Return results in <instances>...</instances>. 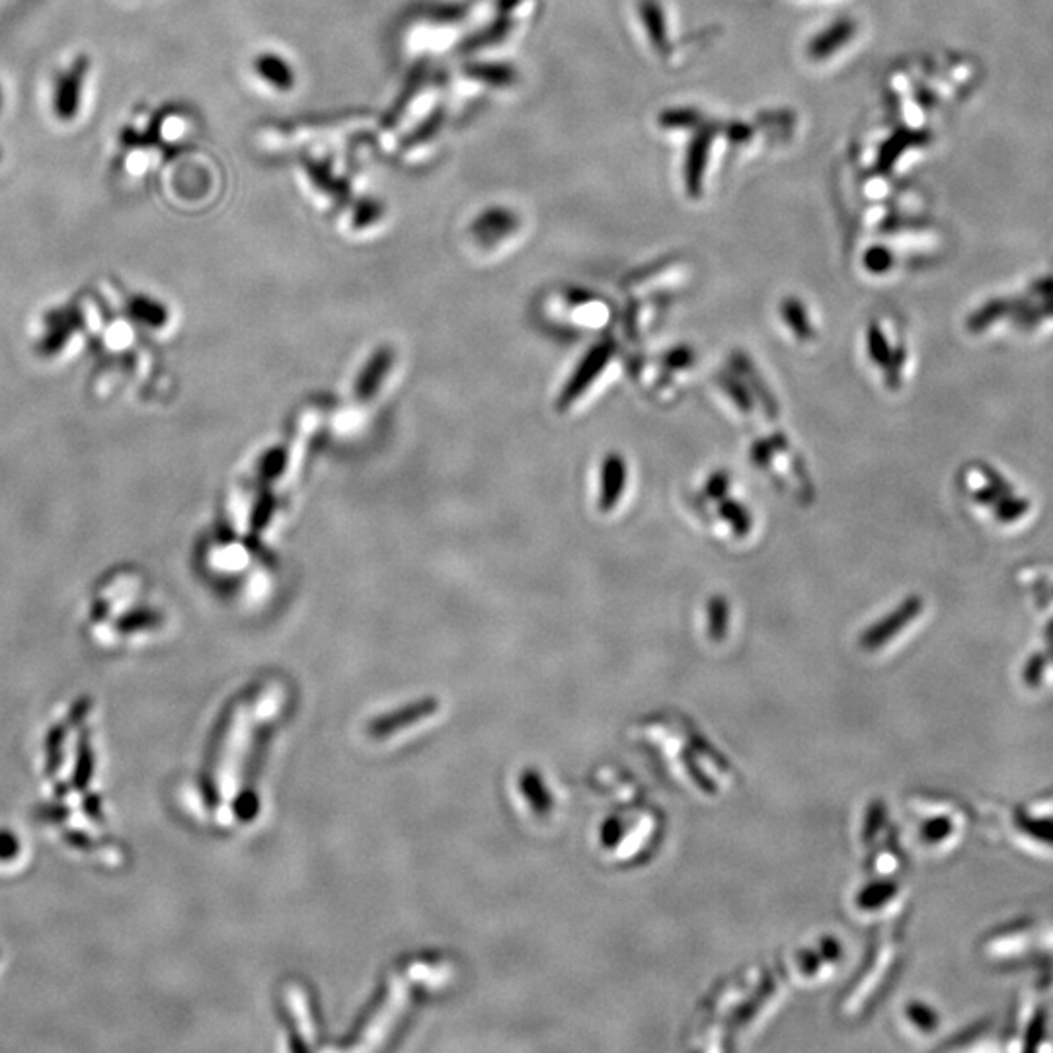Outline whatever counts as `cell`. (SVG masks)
Returning a JSON list of instances; mask_svg holds the SVG:
<instances>
[{
    "label": "cell",
    "instance_id": "cell-1",
    "mask_svg": "<svg viewBox=\"0 0 1053 1053\" xmlns=\"http://www.w3.org/2000/svg\"><path fill=\"white\" fill-rule=\"evenodd\" d=\"M260 704L262 702H258L256 708L244 706L236 714L233 730H231V736H229V741H227V749H225L223 769H221V790H223V794L227 798H231L236 792L238 769H240V763H242V755L246 751V743H248V738L252 734V728H254V722H256V714L260 710Z\"/></svg>",
    "mask_w": 1053,
    "mask_h": 1053
},
{
    "label": "cell",
    "instance_id": "cell-2",
    "mask_svg": "<svg viewBox=\"0 0 1053 1053\" xmlns=\"http://www.w3.org/2000/svg\"><path fill=\"white\" fill-rule=\"evenodd\" d=\"M88 69H90L88 59L77 57L55 80L53 112L61 121H73L80 112Z\"/></svg>",
    "mask_w": 1053,
    "mask_h": 1053
},
{
    "label": "cell",
    "instance_id": "cell-3",
    "mask_svg": "<svg viewBox=\"0 0 1053 1053\" xmlns=\"http://www.w3.org/2000/svg\"><path fill=\"white\" fill-rule=\"evenodd\" d=\"M613 355V344L609 342H603V344H597L595 348L587 351L582 363L578 365V369L572 373V377L568 379L566 387L560 392V400H558V406L560 408H568L572 402H576L585 390L591 387V383L603 373L607 361L611 359Z\"/></svg>",
    "mask_w": 1053,
    "mask_h": 1053
},
{
    "label": "cell",
    "instance_id": "cell-4",
    "mask_svg": "<svg viewBox=\"0 0 1053 1053\" xmlns=\"http://www.w3.org/2000/svg\"><path fill=\"white\" fill-rule=\"evenodd\" d=\"M408 995H410V981L404 975L396 977L392 981V991H390L387 1003L383 1005L381 1013L377 1014V1018H373V1022L369 1024V1028L363 1034V1042H365L363 1048L365 1050L375 1048L383 1040V1036L389 1032L390 1026L394 1024V1018L402 1013V1009L406 1007Z\"/></svg>",
    "mask_w": 1053,
    "mask_h": 1053
},
{
    "label": "cell",
    "instance_id": "cell-5",
    "mask_svg": "<svg viewBox=\"0 0 1053 1053\" xmlns=\"http://www.w3.org/2000/svg\"><path fill=\"white\" fill-rule=\"evenodd\" d=\"M394 363V351L390 348H381L363 367L361 375L355 383V396L357 400H369L373 394H377L383 387L385 379L389 377L390 369Z\"/></svg>",
    "mask_w": 1053,
    "mask_h": 1053
},
{
    "label": "cell",
    "instance_id": "cell-6",
    "mask_svg": "<svg viewBox=\"0 0 1053 1053\" xmlns=\"http://www.w3.org/2000/svg\"><path fill=\"white\" fill-rule=\"evenodd\" d=\"M624 486H626V463L621 455L611 453L605 457L601 465L599 507L603 511H611L617 506V502L623 496Z\"/></svg>",
    "mask_w": 1053,
    "mask_h": 1053
},
{
    "label": "cell",
    "instance_id": "cell-7",
    "mask_svg": "<svg viewBox=\"0 0 1053 1053\" xmlns=\"http://www.w3.org/2000/svg\"><path fill=\"white\" fill-rule=\"evenodd\" d=\"M287 1001L291 1005V1011L297 1016L299 1020V1028H301V1034L305 1036V1040H314V1028H312L311 1014H309V1007H307V999L303 995V991L299 987H291L289 993H287Z\"/></svg>",
    "mask_w": 1053,
    "mask_h": 1053
},
{
    "label": "cell",
    "instance_id": "cell-8",
    "mask_svg": "<svg viewBox=\"0 0 1053 1053\" xmlns=\"http://www.w3.org/2000/svg\"><path fill=\"white\" fill-rule=\"evenodd\" d=\"M131 312L139 322H147L151 326H162L166 322V311L158 303L147 301L143 297L131 305Z\"/></svg>",
    "mask_w": 1053,
    "mask_h": 1053
},
{
    "label": "cell",
    "instance_id": "cell-9",
    "mask_svg": "<svg viewBox=\"0 0 1053 1053\" xmlns=\"http://www.w3.org/2000/svg\"><path fill=\"white\" fill-rule=\"evenodd\" d=\"M866 348H868V355H870L872 361L884 363V361L888 359V344H886V338H884V334L880 332V328H878L876 324H870V326H868Z\"/></svg>",
    "mask_w": 1053,
    "mask_h": 1053
},
{
    "label": "cell",
    "instance_id": "cell-10",
    "mask_svg": "<svg viewBox=\"0 0 1053 1053\" xmlns=\"http://www.w3.org/2000/svg\"><path fill=\"white\" fill-rule=\"evenodd\" d=\"M782 312H784L786 322L792 326V330H794L796 334H800V338H810V326H808V322H806V316H804V311H802L800 303H796V301H786Z\"/></svg>",
    "mask_w": 1053,
    "mask_h": 1053
},
{
    "label": "cell",
    "instance_id": "cell-11",
    "mask_svg": "<svg viewBox=\"0 0 1053 1053\" xmlns=\"http://www.w3.org/2000/svg\"><path fill=\"white\" fill-rule=\"evenodd\" d=\"M722 515L736 527L738 533H745L749 527H751V517L747 515V511L736 504V502H726L722 507Z\"/></svg>",
    "mask_w": 1053,
    "mask_h": 1053
},
{
    "label": "cell",
    "instance_id": "cell-12",
    "mask_svg": "<svg viewBox=\"0 0 1053 1053\" xmlns=\"http://www.w3.org/2000/svg\"><path fill=\"white\" fill-rule=\"evenodd\" d=\"M728 484V478L724 474H714L710 480H708V494L710 496H722L724 494V488Z\"/></svg>",
    "mask_w": 1053,
    "mask_h": 1053
},
{
    "label": "cell",
    "instance_id": "cell-13",
    "mask_svg": "<svg viewBox=\"0 0 1053 1053\" xmlns=\"http://www.w3.org/2000/svg\"><path fill=\"white\" fill-rule=\"evenodd\" d=\"M272 455L273 459L266 461L264 468H262V474H266V476L272 474V468H275V472H279V470H283V465H285V455L281 451H273Z\"/></svg>",
    "mask_w": 1053,
    "mask_h": 1053
},
{
    "label": "cell",
    "instance_id": "cell-14",
    "mask_svg": "<svg viewBox=\"0 0 1053 1053\" xmlns=\"http://www.w3.org/2000/svg\"><path fill=\"white\" fill-rule=\"evenodd\" d=\"M0 104H2V88H0Z\"/></svg>",
    "mask_w": 1053,
    "mask_h": 1053
},
{
    "label": "cell",
    "instance_id": "cell-15",
    "mask_svg": "<svg viewBox=\"0 0 1053 1053\" xmlns=\"http://www.w3.org/2000/svg\"><path fill=\"white\" fill-rule=\"evenodd\" d=\"M0 160H2V151H0Z\"/></svg>",
    "mask_w": 1053,
    "mask_h": 1053
}]
</instances>
